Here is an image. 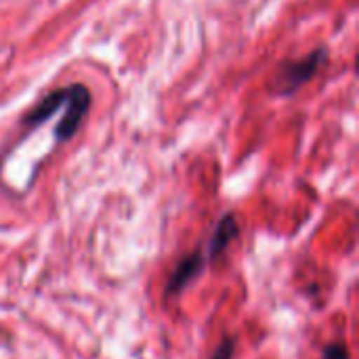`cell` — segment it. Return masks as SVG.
Segmentation results:
<instances>
[{
  "label": "cell",
  "instance_id": "1",
  "mask_svg": "<svg viewBox=\"0 0 359 359\" xmlns=\"http://www.w3.org/2000/svg\"><path fill=\"white\" fill-rule=\"evenodd\" d=\"M328 61L326 48H316L313 53L301 57V59H288L282 61L276 69V76L271 80V88L280 97L294 95L301 86H305L309 80L316 78V74L322 69V65Z\"/></svg>",
  "mask_w": 359,
  "mask_h": 359
},
{
  "label": "cell",
  "instance_id": "2",
  "mask_svg": "<svg viewBox=\"0 0 359 359\" xmlns=\"http://www.w3.org/2000/svg\"><path fill=\"white\" fill-rule=\"evenodd\" d=\"M88 109H90V90L84 84H72L69 99L65 103V114H63L61 122L55 126L57 143L69 141L78 133L84 116L88 114Z\"/></svg>",
  "mask_w": 359,
  "mask_h": 359
},
{
  "label": "cell",
  "instance_id": "3",
  "mask_svg": "<svg viewBox=\"0 0 359 359\" xmlns=\"http://www.w3.org/2000/svg\"><path fill=\"white\" fill-rule=\"evenodd\" d=\"M69 90H72V84L69 86H63V88H55L50 90L48 95H44L23 118H21V126L25 128H34V126H40L42 122H46L57 109L65 107L67 99H69Z\"/></svg>",
  "mask_w": 359,
  "mask_h": 359
},
{
  "label": "cell",
  "instance_id": "4",
  "mask_svg": "<svg viewBox=\"0 0 359 359\" xmlns=\"http://www.w3.org/2000/svg\"><path fill=\"white\" fill-rule=\"evenodd\" d=\"M206 257L202 252H194V255H187L185 259H181L175 267V271L170 273L168 278V284H166V297H172V294H179L185 286L191 284L194 278H198L202 273V269L206 267Z\"/></svg>",
  "mask_w": 359,
  "mask_h": 359
},
{
  "label": "cell",
  "instance_id": "5",
  "mask_svg": "<svg viewBox=\"0 0 359 359\" xmlns=\"http://www.w3.org/2000/svg\"><path fill=\"white\" fill-rule=\"evenodd\" d=\"M240 236V227H238V221L233 215H225L217 229L212 231V238L208 242V248H206V261H215L221 252H225V248Z\"/></svg>",
  "mask_w": 359,
  "mask_h": 359
},
{
  "label": "cell",
  "instance_id": "6",
  "mask_svg": "<svg viewBox=\"0 0 359 359\" xmlns=\"http://www.w3.org/2000/svg\"><path fill=\"white\" fill-rule=\"evenodd\" d=\"M322 359H349V349L345 343H332L324 349Z\"/></svg>",
  "mask_w": 359,
  "mask_h": 359
},
{
  "label": "cell",
  "instance_id": "7",
  "mask_svg": "<svg viewBox=\"0 0 359 359\" xmlns=\"http://www.w3.org/2000/svg\"><path fill=\"white\" fill-rule=\"evenodd\" d=\"M233 349H236V341L233 339H225L210 359H231L233 358Z\"/></svg>",
  "mask_w": 359,
  "mask_h": 359
}]
</instances>
